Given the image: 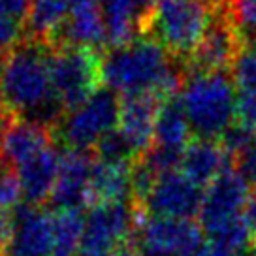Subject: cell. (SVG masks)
I'll return each mask as SVG.
<instances>
[{
    "mask_svg": "<svg viewBox=\"0 0 256 256\" xmlns=\"http://www.w3.org/2000/svg\"><path fill=\"white\" fill-rule=\"evenodd\" d=\"M238 256H254V250H245V252H241Z\"/></svg>",
    "mask_w": 256,
    "mask_h": 256,
    "instance_id": "32",
    "label": "cell"
},
{
    "mask_svg": "<svg viewBox=\"0 0 256 256\" xmlns=\"http://www.w3.org/2000/svg\"><path fill=\"white\" fill-rule=\"evenodd\" d=\"M51 76L64 112H74L104 87L102 53L76 46L53 48Z\"/></svg>",
    "mask_w": 256,
    "mask_h": 256,
    "instance_id": "5",
    "label": "cell"
},
{
    "mask_svg": "<svg viewBox=\"0 0 256 256\" xmlns=\"http://www.w3.org/2000/svg\"><path fill=\"white\" fill-rule=\"evenodd\" d=\"M234 160L226 152L218 140H198L194 138L183 151L179 172L190 179L200 188H208L216 177L228 168H232Z\"/></svg>",
    "mask_w": 256,
    "mask_h": 256,
    "instance_id": "17",
    "label": "cell"
},
{
    "mask_svg": "<svg viewBox=\"0 0 256 256\" xmlns=\"http://www.w3.org/2000/svg\"><path fill=\"white\" fill-rule=\"evenodd\" d=\"M132 166L96 158L88 184V206L132 200Z\"/></svg>",
    "mask_w": 256,
    "mask_h": 256,
    "instance_id": "20",
    "label": "cell"
},
{
    "mask_svg": "<svg viewBox=\"0 0 256 256\" xmlns=\"http://www.w3.org/2000/svg\"><path fill=\"white\" fill-rule=\"evenodd\" d=\"M243 44L234 26L228 8L215 12L198 48L188 56L186 66L190 72H218L232 68Z\"/></svg>",
    "mask_w": 256,
    "mask_h": 256,
    "instance_id": "11",
    "label": "cell"
},
{
    "mask_svg": "<svg viewBox=\"0 0 256 256\" xmlns=\"http://www.w3.org/2000/svg\"><path fill=\"white\" fill-rule=\"evenodd\" d=\"M234 168L245 177L248 186H254L256 190V142L245 151H241L236 158H234Z\"/></svg>",
    "mask_w": 256,
    "mask_h": 256,
    "instance_id": "27",
    "label": "cell"
},
{
    "mask_svg": "<svg viewBox=\"0 0 256 256\" xmlns=\"http://www.w3.org/2000/svg\"><path fill=\"white\" fill-rule=\"evenodd\" d=\"M211 19L213 12L194 0H158L145 36H151L170 55L186 62L204 38Z\"/></svg>",
    "mask_w": 256,
    "mask_h": 256,
    "instance_id": "4",
    "label": "cell"
},
{
    "mask_svg": "<svg viewBox=\"0 0 256 256\" xmlns=\"http://www.w3.org/2000/svg\"><path fill=\"white\" fill-rule=\"evenodd\" d=\"M53 48L24 38L0 56V108L16 120L55 130L66 115L51 76Z\"/></svg>",
    "mask_w": 256,
    "mask_h": 256,
    "instance_id": "1",
    "label": "cell"
},
{
    "mask_svg": "<svg viewBox=\"0 0 256 256\" xmlns=\"http://www.w3.org/2000/svg\"><path fill=\"white\" fill-rule=\"evenodd\" d=\"M115 256H144L138 248H134L132 245H124L122 248H119L117 252H115Z\"/></svg>",
    "mask_w": 256,
    "mask_h": 256,
    "instance_id": "31",
    "label": "cell"
},
{
    "mask_svg": "<svg viewBox=\"0 0 256 256\" xmlns=\"http://www.w3.org/2000/svg\"><path fill=\"white\" fill-rule=\"evenodd\" d=\"M120 98L112 88L102 87L85 104L66 113L53 130L64 149L92 151L98 142L119 126Z\"/></svg>",
    "mask_w": 256,
    "mask_h": 256,
    "instance_id": "6",
    "label": "cell"
},
{
    "mask_svg": "<svg viewBox=\"0 0 256 256\" xmlns=\"http://www.w3.org/2000/svg\"><path fill=\"white\" fill-rule=\"evenodd\" d=\"M102 76L104 87L120 98L151 92L168 100L181 92L188 66L170 55L151 36H140L124 46L106 49L102 53Z\"/></svg>",
    "mask_w": 256,
    "mask_h": 256,
    "instance_id": "2",
    "label": "cell"
},
{
    "mask_svg": "<svg viewBox=\"0 0 256 256\" xmlns=\"http://www.w3.org/2000/svg\"><path fill=\"white\" fill-rule=\"evenodd\" d=\"M236 122L248 128L256 134V92L254 90H238L236 106Z\"/></svg>",
    "mask_w": 256,
    "mask_h": 256,
    "instance_id": "25",
    "label": "cell"
},
{
    "mask_svg": "<svg viewBox=\"0 0 256 256\" xmlns=\"http://www.w3.org/2000/svg\"><path fill=\"white\" fill-rule=\"evenodd\" d=\"M179 98L198 140H220L236 122L238 88L228 70L190 72Z\"/></svg>",
    "mask_w": 256,
    "mask_h": 256,
    "instance_id": "3",
    "label": "cell"
},
{
    "mask_svg": "<svg viewBox=\"0 0 256 256\" xmlns=\"http://www.w3.org/2000/svg\"><path fill=\"white\" fill-rule=\"evenodd\" d=\"M130 245L144 256H202L206 234L192 220L162 218L138 211Z\"/></svg>",
    "mask_w": 256,
    "mask_h": 256,
    "instance_id": "7",
    "label": "cell"
},
{
    "mask_svg": "<svg viewBox=\"0 0 256 256\" xmlns=\"http://www.w3.org/2000/svg\"><path fill=\"white\" fill-rule=\"evenodd\" d=\"M252 250H254V256H256V243H254V248H252Z\"/></svg>",
    "mask_w": 256,
    "mask_h": 256,
    "instance_id": "33",
    "label": "cell"
},
{
    "mask_svg": "<svg viewBox=\"0 0 256 256\" xmlns=\"http://www.w3.org/2000/svg\"><path fill=\"white\" fill-rule=\"evenodd\" d=\"M158 0H98L106 23L108 48L124 46L145 36Z\"/></svg>",
    "mask_w": 256,
    "mask_h": 256,
    "instance_id": "15",
    "label": "cell"
},
{
    "mask_svg": "<svg viewBox=\"0 0 256 256\" xmlns=\"http://www.w3.org/2000/svg\"><path fill=\"white\" fill-rule=\"evenodd\" d=\"M250 196V186L238 170L228 168L204 190L200 209V228L206 236L222 230L241 218L245 202Z\"/></svg>",
    "mask_w": 256,
    "mask_h": 256,
    "instance_id": "9",
    "label": "cell"
},
{
    "mask_svg": "<svg viewBox=\"0 0 256 256\" xmlns=\"http://www.w3.org/2000/svg\"><path fill=\"white\" fill-rule=\"evenodd\" d=\"M204 188L194 184L179 170L164 172L140 206L144 213L174 220H192L200 215Z\"/></svg>",
    "mask_w": 256,
    "mask_h": 256,
    "instance_id": "10",
    "label": "cell"
},
{
    "mask_svg": "<svg viewBox=\"0 0 256 256\" xmlns=\"http://www.w3.org/2000/svg\"><path fill=\"white\" fill-rule=\"evenodd\" d=\"M85 230V215L81 209L53 211V256H76Z\"/></svg>",
    "mask_w": 256,
    "mask_h": 256,
    "instance_id": "23",
    "label": "cell"
},
{
    "mask_svg": "<svg viewBox=\"0 0 256 256\" xmlns=\"http://www.w3.org/2000/svg\"><path fill=\"white\" fill-rule=\"evenodd\" d=\"M60 46L87 48L98 53L108 46L106 23L98 0H72L70 16L51 42V48Z\"/></svg>",
    "mask_w": 256,
    "mask_h": 256,
    "instance_id": "16",
    "label": "cell"
},
{
    "mask_svg": "<svg viewBox=\"0 0 256 256\" xmlns=\"http://www.w3.org/2000/svg\"><path fill=\"white\" fill-rule=\"evenodd\" d=\"M10 230H12V216L8 213H4V211H0V256H2L4 248H6Z\"/></svg>",
    "mask_w": 256,
    "mask_h": 256,
    "instance_id": "29",
    "label": "cell"
},
{
    "mask_svg": "<svg viewBox=\"0 0 256 256\" xmlns=\"http://www.w3.org/2000/svg\"><path fill=\"white\" fill-rule=\"evenodd\" d=\"M136 213L130 202L92 206L85 216V230L76 256H115L132 238Z\"/></svg>",
    "mask_w": 256,
    "mask_h": 256,
    "instance_id": "8",
    "label": "cell"
},
{
    "mask_svg": "<svg viewBox=\"0 0 256 256\" xmlns=\"http://www.w3.org/2000/svg\"><path fill=\"white\" fill-rule=\"evenodd\" d=\"M94 162L92 151L64 149L60 152L58 176L49 198L55 209H81L88 206V184Z\"/></svg>",
    "mask_w": 256,
    "mask_h": 256,
    "instance_id": "13",
    "label": "cell"
},
{
    "mask_svg": "<svg viewBox=\"0 0 256 256\" xmlns=\"http://www.w3.org/2000/svg\"><path fill=\"white\" fill-rule=\"evenodd\" d=\"M32 0H0V21L24 24L26 28V17L30 12Z\"/></svg>",
    "mask_w": 256,
    "mask_h": 256,
    "instance_id": "26",
    "label": "cell"
},
{
    "mask_svg": "<svg viewBox=\"0 0 256 256\" xmlns=\"http://www.w3.org/2000/svg\"><path fill=\"white\" fill-rule=\"evenodd\" d=\"M241 222L247 230L248 238L252 243H256V190L250 192L248 200L245 202L243 206V211H241Z\"/></svg>",
    "mask_w": 256,
    "mask_h": 256,
    "instance_id": "28",
    "label": "cell"
},
{
    "mask_svg": "<svg viewBox=\"0 0 256 256\" xmlns=\"http://www.w3.org/2000/svg\"><path fill=\"white\" fill-rule=\"evenodd\" d=\"M2 256H53V213L40 206H21L12 215Z\"/></svg>",
    "mask_w": 256,
    "mask_h": 256,
    "instance_id": "12",
    "label": "cell"
},
{
    "mask_svg": "<svg viewBox=\"0 0 256 256\" xmlns=\"http://www.w3.org/2000/svg\"><path fill=\"white\" fill-rule=\"evenodd\" d=\"M192 142V128L184 115L183 104L179 94L164 100L156 115L154 124V147L166 151L181 152Z\"/></svg>",
    "mask_w": 256,
    "mask_h": 256,
    "instance_id": "21",
    "label": "cell"
},
{
    "mask_svg": "<svg viewBox=\"0 0 256 256\" xmlns=\"http://www.w3.org/2000/svg\"><path fill=\"white\" fill-rule=\"evenodd\" d=\"M72 0H32L26 17V38L51 46L70 16Z\"/></svg>",
    "mask_w": 256,
    "mask_h": 256,
    "instance_id": "22",
    "label": "cell"
},
{
    "mask_svg": "<svg viewBox=\"0 0 256 256\" xmlns=\"http://www.w3.org/2000/svg\"><path fill=\"white\" fill-rule=\"evenodd\" d=\"M60 164V152L51 145L46 151L34 154L32 158L24 160L16 170L19 183L23 188V198L26 206H42L51 198V192L55 186Z\"/></svg>",
    "mask_w": 256,
    "mask_h": 256,
    "instance_id": "18",
    "label": "cell"
},
{
    "mask_svg": "<svg viewBox=\"0 0 256 256\" xmlns=\"http://www.w3.org/2000/svg\"><path fill=\"white\" fill-rule=\"evenodd\" d=\"M162 102V98L151 92L120 98L117 130L132 147L136 158H142L154 144V124Z\"/></svg>",
    "mask_w": 256,
    "mask_h": 256,
    "instance_id": "14",
    "label": "cell"
},
{
    "mask_svg": "<svg viewBox=\"0 0 256 256\" xmlns=\"http://www.w3.org/2000/svg\"><path fill=\"white\" fill-rule=\"evenodd\" d=\"M228 14L245 48H256V0H228Z\"/></svg>",
    "mask_w": 256,
    "mask_h": 256,
    "instance_id": "24",
    "label": "cell"
},
{
    "mask_svg": "<svg viewBox=\"0 0 256 256\" xmlns=\"http://www.w3.org/2000/svg\"><path fill=\"white\" fill-rule=\"evenodd\" d=\"M51 145H53V130L34 122L14 120L2 136L0 156L6 160L8 166L17 168L24 160L46 151Z\"/></svg>",
    "mask_w": 256,
    "mask_h": 256,
    "instance_id": "19",
    "label": "cell"
},
{
    "mask_svg": "<svg viewBox=\"0 0 256 256\" xmlns=\"http://www.w3.org/2000/svg\"><path fill=\"white\" fill-rule=\"evenodd\" d=\"M194 2H198L202 4L204 8H208L209 12H220V10L228 8V0H194Z\"/></svg>",
    "mask_w": 256,
    "mask_h": 256,
    "instance_id": "30",
    "label": "cell"
}]
</instances>
